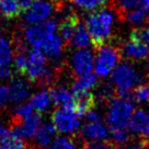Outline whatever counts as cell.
<instances>
[{
    "label": "cell",
    "instance_id": "33",
    "mask_svg": "<svg viewBox=\"0 0 149 149\" xmlns=\"http://www.w3.org/2000/svg\"><path fill=\"white\" fill-rule=\"evenodd\" d=\"M130 40H134L149 47V30L145 28L134 29L130 33Z\"/></svg>",
    "mask_w": 149,
    "mask_h": 149
},
{
    "label": "cell",
    "instance_id": "40",
    "mask_svg": "<svg viewBox=\"0 0 149 149\" xmlns=\"http://www.w3.org/2000/svg\"><path fill=\"white\" fill-rule=\"evenodd\" d=\"M18 2L21 11H26L30 8V6L34 2V0H18Z\"/></svg>",
    "mask_w": 149,
    "mask_h": 149
},
{
    "label": "cell",
    "instance_id": "32",
    "mask_svg": "<svg viewBox=\"0 0 149 149\" xmlns=\"http://www.w3.org/2000/svg\"><path fill=\"white\" fill-rule=\"evenodd\" d=\"M49 149H76V144L69 137L59 136L53 140Z\"/></svg>",
    "mask_w": 149,
    "mask_h": 149
},
{
    "label": "cell",
    "instance_id": "29",
    "mask_svg": "<svg viewBox=\"0 0 149 149\" xmlns=\"http://www.w3.org/2000/svg\"><path fill=\"white\" fill-rule=\"evenodd\" d=\"M12 61V51L7 40L0 38V66L9 65Z\"/></svg>",
    "mask_w": 149,
    "mask_h": 149
},
{
    "label": "cell",
    "instance_id": "22",
    "mask_svg": "<svg viewBox=\"0 0 149 149\" xmlns=\"http://www.w3.org/2000/svg\"><path fill=\"white\" fill-rule=\"evenodd\" d=\"M31 104L38 113L45 112L51 105V97L48 91H40L31 97Z\"/></svg>",
    "mask_w": 149,
    "mask_h": 149
},
{
    "label": "cell",
    "instance_id": "13",
    "mask_svg": "<svg viewBox=\"0 0 149 149\" xmlns=\"http://www.w3.org/2000/svg\"><path fill=\"white\" fill-rule=\"evenodd\" d=\"M95 105V97L91 92H84L80 94H74L72 107L79 117L84 116V114L92 110Z\"/></svg>",
    "mask_w": 149,
    "mask_h": 149
},
{
    "label": "cell",
    "instance_id": "38",
    "mask_svg": "<svg viewBox=\"0 0 149 149\" xmlns=\"http://www.w3.org/2000/svg\"><path fill=\"white\" fill-rule=\"evenodd\" d=\"M84 118L87 123H94V122H101V117H100V114L98 112L93 111V110H90L89 112H87L84 114Z\"/></svg>",
    "mask_w": 149,
    "mask_h": 149
},
{
    "label": "cell",
    "instance_id": "23",
    "mask_svg": "<svg viewBox=\"0 0 149 149\" xmlns=\"http://www.w3.org/2000/svg\"><path fill=\"white\" fill-rule=\"evenodd\" d=\"M25 147L23 139L14 136L11 132L0 137V149H25Z\"/></svg>",
    "mask_w": 149,
    "mask_h": 149
},
{
    "label": "cell",
    "instance_id": "17",
    "mask_svg": "<svg viewBox=\"0 0 149 149\" xmlns=\"http://www.w3.org/2000/svg\"><path fill=\"white\" fill-rule=\"evenodd\" d=\"M80 20L79 17L76 13H71L69 15H67L59 24V36L61 37V40L66 43V44H69L71 37L74 35V32L77 25L79 24Z\"/></svg>",
    "mask_w": 149,
    "mask_h": 149
},
{
    "label": "cell",
    "instance_id": "25",
    "mask_svg": "<svg viewBox=\"0 0 149 149\" xmlns=\"http://www.w3.org/2000/svg\"><path fill=\"white\" fill-rule=\"evenodd\" d=\"M26 52V48H20L17 49V55L14 57L13 66L15 71L21 76H24L28 68V56L24 53Z\"/></svg>",
    "mask_w": 149,
    "mask_h": 149
},
{
    "label": "cell",
    "instance_id": "4",
    "mask_svg": "<svg viewBox=\"0 0 149 149\" xmlns=\"http://www.w3.org/2000/svg\"><path fill=\"white\" fill-rule=\"evenodd\" d=\"M52 120L56 130L63 134H74L80 127L79 116L74 112L72 103L55 110L53 112Z\"/></svg>",
    "mask_w": 149,
    "mask_h": 149
},
{
    "label": "cell",
    "instance_id": "18",
    "mask_svg": "<svg viewBox=\"0 0 149 149\" xmlns=\"http://www.w3.org/2000/svg\"><path fill=\"white\" fill-rule=\"evenodd\" d=\"M51 101L57 105V107H63L67 104H71L74 101V94L70 93L65 87H54L48 90Z\"/></svg>",
    "mask_w": 149,
    "mask_h": 149
},
{
    "label": "cell",
    "instance_id": "16",
    "mask_svg": "<svg viewBox=\"0 0 149 149\" xmlns=\"http://www.w3.org/2000/svg\"><path fill=\"white\" fill-rule=\"evenodd\" d=\"M124 55L130 61H141L149 54V47L134 40H130L124 45Z\"/></svg>",
    "mask_w": 149,
    "mask_h": 149
},
{
    "label": "cell",
    "instance_id": "41",
    "mask_svg": "<svg viewBox=\"0 0 149 149\" xmlns=\"http://www.w3.org/2000/svg\"><path fill=\"white\" fill-rule=\"evenodd\" d=\"M10 132V130L9 128H7L1 122H0V137H2V136H5V135H7L8 133Z\"/></svg>",
    "mask_w": 149,
    "mask_h": 149
},
{
    "label": "cell",
    "instance_id": "5",
    "mask_svg": "<svg viewBox=\"0 0 149 149\" xmlns=\"http://www.w3.org/2000/svg\"><path fill=\"white\" fill-rule=\"evenodd\" d=\"M56 30L57 24L55 20H48L43 23L40 22L30 25L24 31V37L26 43L32 47L40 48L53 34H55Z\"/></svg>",
    "mask_w": 149,
    "mask_h": 149
},
{
    "label": "cell",
    "instance_id": "10",
    "mask_svg": "<svg viewBox=\"0 0 149 149\" xmlns=\"http://www.w3.org/2000/svg\"><path fill=\"white\" fill-rule=\"evenodd\" d=\"M10 102L14 104H22L30 97L31 87L26 80L22 78H12L8 84Z\"/></svg>",
    "mask_w": 149,
    "mask_h": 149
},
{
    "label": "cell",
    "instance_id": "34",
    "mask_svg": "<svg viewBox=\"0 0 149 149\" xmlns=\"http://www.w3.org/2000/svg\"><path fill=\"white\" fill-rule=\"evenodd\" d=\"M76 6L84 10H94L101 8L107 3V0H72Z\"/></svg>",
    "mask_w": 149,
    "mask_h": 149
},
{
    "label": "cell",
    "instance_id": "30",
    "mask_svg": "<svg viewBox=\"0 0 149 149\" xmlns=\"http://www.w3.org/2000/svg\"><path fill=\"white\" fill-rule=\"evenodd\" d=\"M33 112V107L31 103H22L20 107L14 109L13 111V123L12 124H18L21 121H23L25 117H28Z\"/></svg>",
    "mask_w": 149,
    "mask_h": 149
},
{
    "label": "cell",
    "instance_id": "21",
    "mask_svg": "<svg viewBox=\"0 0 149 149\" xmlns=\"http://www.w3.org/2000/svg\"><path fill=\"white\" fill-rule=\"evenodd\" d=\"M22 11L18 0H0V14L6 19H14Z\"/></svg>",
    "mask_w": 149,
    "mask_h": 149
},
{
    "label": "cell",
    "instance_id": "26",
    "mask_svg": "<svg viewBox=\"0 0 149 149\" xmlns=\"http://www.w3.org/2000/svg\"><path fill=\"white\" fill-rule=\"evenodd\" d=\"M149 138L138 137V138H130L126 143L122 145H116V149H148Z\"/></svg>",
    "mask_w": 149,
    "mask_h": 149
},
{
    "label": "cell",
    "instance_id": "3",
    "mask_svg": "<svg viewBox=\"0 0 149 149\" xmlns=\"http://www.w3.org/2000/svg\"><path fill=\"white\" fill-rule=\"evenodd\" d=\"M107 110V123L110 128H126L134 113L132 101L121 98H114L110 101Z\"/></svg>",
    "mask_w": 149,
    "mask_h": 149
},
{
    "label": "cell",
    "instance_id": "27",
    "mask_svg": "<svg viewBox=\"0 0 149 149\" xmlns=\"http://www.w3.org/2000/svg\"><path fill=\"white\" fill-rule=\"evenodd\" d=\"M132 100L137 103L149 102V84H140L132 90Z\"/></svg>",
    "mask_w": 149,
    "mask_h": 149
},
{
    "label": "cell",
    "instance_id": "28",
    "mask_svg": "<svg viewBox=\"0 0 149 149\" xmlns=\"http://www.w3.org/2000/svg\"><path fill=\"white\" fill-rule=\"evenodd\" d=\"M116 95V90L111 84H100L98 88V92H97V97L100 101L102 102H110L112 99Z\"/></svg>",
    "mask_w": 149,
    "mask_h": 149
},
{
    "label": "cell",
    "instance_id": "11",
    "mask_svg": "<svg viewBox=\"0 0 149 149\" xmlns=\"http://www.w3.org/2000/svg\"><path fill=\"white\" fill-rule=\"evenodd\" d=\"M127 127L133 134L149 138V113L144 110H137L133 113Z\"/></svg>",
    "mask_w": 149,
    "mask_h": 149
},
{
    "label": "cell",
    "instance_id": "8",
    "mask_svg": "<svg viewBox=\"0 0 149 149\" xmlns=\"http://www.w3.org/2000/svg\"><path fill=\"white\" fill-rule=\"evenodd\" d=\"M53 12V7L49 2L45 0H34L30 8L24 14L25 22L31 24L40 23L46 20Z\"/></svg>",
    "mask_w": 149,
    "mask_h": 149
},
{
    "label": "cell",
    "instance_id": "1",
    "mask_svg": "<svg viewBox=\"0 0 149 149\" xmlns=\"http://www.w3.org/2000/svg\"><path fill=\"white\" fill-rule=\"evenodd\" d=\"M113 21L114 17L107 9H100L99 11L87 15L86 28L88 30L91 43L95 49L104 45L111 37Z\"/></svg>",
    "mask_w": 149,
    "mask_h": 149
},
{
    "label": "cell",
    "instance_id": "2",
    "mask_svg": "<svg viewBox=\"0 0 149 149\" xmlns=\"http://www.w3.org/2000/svg\"><path fill=\"white\" fill-rule=\"evenodd\" d=\"M46 56L43 54V52L33 47L28 55V68L25 74L28 76L30 81L38 86H47L53 81L54 74L52 70L46 67Z\"/></svg>",
    "mask_w": 149,
    "mask_h": 149
},
{
    "label": "cell",
    "instance_id": "45",
    "mask_svg": "<svg viewBox=\"0 0 149 149\" xmlns=\"http://www.w3.org/2000/svg\"><path fill=\"white\" fill-rule=\"evenodd\" d=\"M147 29H148V30H149V20H148V28H147Z\"/></svg>",
    "mask_w": 149,
    "mask_h": 149
},
{
    "label": "cell",
    "instance_id": "35",
    "mask_svg": "<svg viewBox=\"0 0 149 149\" xmlns=\"http://www.w3.org/2000/svg\"><path fill=\"white\" fill-rule=\"evenodd\" d=\"M140 5V0H117V10L122 18H124L126 12L135 9Z\"/></svg>",
    "mask_w": 149,
    "mask_h": 149
},
{
    "label": "cell",
    "instance_id": "12",
    "mask_svg": "<svg viewBox=\"0 0 149 149\" xmlns=\"http://www.w3.org/2000/svg\"><path fill=\"white\" fill-rule=\"evenodd\" d=\"M110 135V132L107 126H104L101 122L87 123L80 132V136L86 141H94V140L107 139Z\"/></svg>",
    "mask_w": 149,
    "mask_h": 149
},
{
    "label": "cell",
    "instance_id": "14",
    "mask_svg": "<svg viewBox=\"0 0 149 149\" xmlns=\"http://www.w3.org/2000/svg\"><path fill=\"white\" fill-rule=\"evenodd\" d=\"M43 54L52 61H58L63 55V40L58 34H53L40 47Z\"/></svg>",
    "mask_w": 149,
    "mask_h": 149
},
{
    "label": "cell",
    "instance_id": "20",
    "mask_svg": "<svg viewBox=\"0 0 149 149\" xmlns=\"http://www.w3.org/2000/svg\"><path fill=\"white\" fill-rule=\"evenodd\" d=\"M89 43H90V36H89L88 30L84 23L79 22L69 42L70 46L74 48H84L88 46Z\"/></svg>",
    "mask_w": 149,
    "mask_h": 149
},
{
    "label": "cell",
    "instance_id": "9",
    "mask_svg": "<svg viewBox=\"0 0 149 149\" xmlns=\"http://www.w3.org/2000/svg\"><path fill=\"white\" fill-rule=\"evenodd\" d=\"M72 70L76 77L88 74L93 68V55L91 51L79 48L72 56Z\"/></svg>",
    "mask_w": 149,
    "mask_h": 149
},
{
    "label": "cell",
    "instance_id": "31",
    "mask_svg": "<svg viewBox=\"0 0 149 149\" xmlns=\"http://www.w3.org/2000/svg\"><path fill=\"white\" fill-rule=\"evenodd\" d=\"M110 134L115 145H122L130 139V133L126 128H110Z\"/></svg>",
    "mask_w": 149,
    "mask_h": 149
},
{
    "label": "cell",
    "instance_id": "24",
    "mask_svg": "<svg viewBox=\"0 0 149 149\" xmlns=\"http://www.w3.org/2000/svg\"><path fill=\"white\" fill-rule=\"evenodd\" d=\"M124 19L127 20L130 23L134 24V25H138V26L143 25L147 21L146 11L143 8H135V9L126 12Z\"/></svg>",
    "mask_w": 149,
    "mask_h": 149
},
{
    "label": "cell",
    "instance_id": "36",
    "mask_svg": "<svg viewBox=\"0 0 149 149\" xmlns=\"http://www.w3.org/2000/svg\"><path fill=\"white\" fill-rule=\"evenodd\" d=\"M84 149H116V145L110 140H94L87 141L84 145Z\"/></svg>",
    "mask_w": 149,
    "mask_h": 149
},
{
    "label": "cell",
    "instance_id": "6",
    "mask_svg": "<svg viewBox=\"0 0 149 149\" xmlns=\"http://www.w3.org/2000/svg\"><path fill=\"white\" fill-rule=\"evenodd\" d=\"M97 49L98 53L95 57L94 69L98 76L107 77L116 67L118 61L121 59V53L115 47L104 46V45Z\"/></svg>",
    "mask_w": 149,
    "mask_h": 149
},
{
    "label": "cell",
    "instance_id": "19",
    "mask_svg": "<svg viewBox=\"0 0 149 149\" xmlns=\"http://www.w3.org/2000/svg\"><path fill=\"white\" fill-rule=\"evenodd\" d=\"M98 84V78L95 74L90 72L81 77H78L72 84V94H80V93L88 92L89 90L93 87H95Z\"/></svg>",
    "mask_w": 149,
    "mask_h": 149
},
{
    "label": "cell",
    "instance_id": "7",
    "mask_svg": "<svg viewBox=\"0 0 149 149\" xmlns=\"http://www.w3.org/2000/svg\"><path fill=\"white\" fill-rule=\"evenodd\" d=\"M112 81L117 88L132 89L144 81V76L139 74L128 63H122L112 72Z\"/></svg>",
    "mask_w": 149,
    "mask_h": 149
},
{
    "label": "cell",
    "instance_id": "39",
    "mask_svg": "<svg viewBox=\"0 0 149 149\" xmlns=\"http://www.w3.org/2000/svg\"><path fill=\"white\" fill-rule=\"evenodd\" d=\"M11 74H12V70H11L9 65L0 66V80L9 79Z\"/></svg>",
    "mask_w": 149,
    "mask_h": 149
},
{
    "label": "cell",
    "instance_id": "15",
    "mask_svg": "<svg viewBox=\"0 0 149 149\" xmlns=\"http://www.w3.org/2000/svg\"><path fill=\"white\" fill-rule=\"evenodd\" d=\"M56 132L57 130H56L54 124L48 123V122L40 126L35 133V135H34L37 147L41 149L47 148L55 138Z\"/></svg>",
    "mask_w": 149,
    "mask_h": 149
},
{
    "label": "cell",
    "instance_id": "43",
    "mask_svg": "<svg viewBox=\"0 0 149 149\" xmlns=\"http://www.w3.org/2000/svg\"><path fill=\"white\" fill-rule=\"evenodd\" d=\"M147 65H148V69H149V57H148V61H147Z\"/></svg>",
    "mask_w": 149,
    "mask_h": 149
},
{
    "label": "cell",
    "instance_id": "37",
    "mask_svg": "<svg viewBox=\"0 0 149 149\" xmlns=\"http://www.w3.org/2000/svg\"><path fill=\"white\" fill-rule=\"evenodd\" d=\"M9 101L10 99L8 87L3 86V84H0V109H3L8 104Z\"/></svg>",
    "mask_w": 149,
    "mask_h": 149
},
{
    "label": "cell",
    "instance_id": "42",
    "mask_svg": "<svg viewBox=\"0 0 149 149\" xmlns=\"http://www.w3.org/2000/svg\"><path fill=\"white\" fill-rule=\"evenodd\" d=\"M140 3L143 6V9L146 12H149V0H140Z\"/></svg>",
    "mask_w": 149,
    "mask_h": 149
},
{
    "label": "cell",
    "instance_id": "44",
    "mask_svg": "<svg viewBox=\"0 0 149 149\" xmlns=\"http://www.w3.org/2000/svg\"><path fill=\"white\" fill-rule=\"evenodd\" d=\"M0 37H1V29H0Z\"/></svg>",
    "mask_w": 149,
    "mask_h": 149
}]
</instances>
